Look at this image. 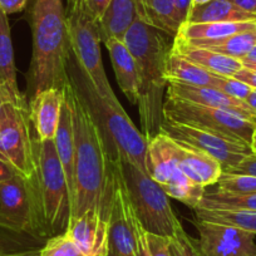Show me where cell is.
Returning a JSON list of instances; mask_svg holds the SVG:
<instances>
[{"mask_svg": "<svg viewBox=\"0 0 256 256\" xmlns=\"http://www.w3.org/2000/svg\"><path fill=\"white\" fill-rule=\"evenodd\" d=\"M64 94L72 110L76 140L70 221L92 208L108 221L114 191L116 162L120 158L110 156L87 102L72 80L64 87Z\"/></svg>", "mask_w": 256, "mask_h": 256, "instance_id": "cell-1", "label": "cell"}, {"mask_svg": "<svg viewBox=\"0 0 256 256\" xmlns=\"http://www.w3.org/2000/svg\"><path fill=\"white\" fill-rule=\"evenodd\" d=\"M28 3L33 53L26 74V100L49 88L64 90L70 82V44L62 0H29Z\"/></svg>", "mask_w": 256, "mask_h": 256, "instance_id": "cell-2", "label": "cell"}, {"mask_svg": "<svg viewBox=\"0 0 256 256\" xmlns=\"http://www.w3.org/2000/svg\"><path fill=\"white\" fill-rule=\"evenodd\" d=\"M164 32L137 19L126 33L123 42L134 54L140 80L138 114L142 134L147 142L160 134L164 122V92L168 84L167 58L172 43ZM174 39V38H172Z\"/></svg>", "mask_w": 256, "mask_h": 256, "instance_id": "cell-3", "label": "cell"}, {"mask_svg": "<svg viewBox=\"0 0 256 256\" xmlns=\"http://www.w3.org/2000/svg\"><path fill=\"white\" fill-rule=\"evenodd\" d=\"M70 77L87 102L107 148L114 160L122 158L146 172L147 140L134 126L120 102L103 100L70 56Z\"/></svg>", "mask_w": 256, "mask_h": 256, "instance_id": "cell-4", "label": "cell"}, {"mask_svg": "<svg viewBox=\"0 0 256 256\" xmlns=\"http://www.w3.org/2000/svg\"><path fill=\"white\" fill-rule=\"evenodd\" d=\"M32 180L46 238L64 234L72 215V200L53 140H36V174Z\"/></svg>", "mask_w": 256, "mask_h": 256, "instance_id": "cell-5", "label": "cell"}, {"mask_svg": "<svg viewBox=\"0 0 256 256\" xmlns=\"http://www.w3.org/2000/svg\"><path fill=\"white\" fill-rule=\"evenodd\" d=\"M66 16L72 58L103 100L118 102L103 66L97 22L90 16L86 0H68Z\"/></svg>", "mask_w": 256, "mask_h": 256, "instance_id": "cell-6", "label": "cell"}, {"mask_svg": "<svg viewBox=\"0 0 256 256\" xmlns=\"http://www.w3.org/2000/svg\"><path fill=\"white\" fill-rule=\"evenodd\" d=\"M122 172L134 215L146 232L172 238L182 228L170 196L146 172L120 158Z\"/></svg>", "mask_w": 256, "mask_h": 256, "instance_id": "cell-7", "label": "cell"}, {"mask_svg": "<svg viewBox=\"0 0 256 256\" xmlns=\"http://www.w3.org/2000/svg\"><path fill=\"white\" fill-rule=\"evenodd\" d=\"M0 158L26 178L36 174V136L28 103L6 102L0 108Z\"/></svg>", "mask_w": 256, "mask_h": 256, "instance_id": "cell-8", "label": "cell"}, {"mask_svg": "<svg viewBox=\"0 0 256 256\" xmlns=\"http://www.w3.org/2000/svg\"><path fill=\"white\" fill-rule=\"evenodd\" d=\"M164 120L202 128L244 142L251 146L256 131V122L238 113L220 108L186 102L166 97L164 102Z\"/></svg>", "mask_w": 256, "mask_h": 256, "instance_id": "cell-9", "label": "cell"}, {"mask_svg": "<svg viewBox=\"0 0 256 256\" xmlns=\"http://www.w3.org/2000/svg\"><path fill=\"white\" fill-rule=\"evenodd\" d=\"M0 225L14 232L46 240L32 178L16 174L0 184Z\"/></svg>", "mask_w": 256, "mask_h": 256, "instance_id": "cell-10", "label": "cell"}, {"mask_svg": "<svg viewBox=\"0 0 256 256\" xmlns=\"http://www.w3.org/2000/svg\"><path fill=\"white\" fill-rule=\"evenodd\" d=\"M160 132L177 144L200 150L212 156L220 162L224 172H228L238 166L246 156L254 154L251 146L244 142L184 123L164 120Z\"/></svg>", "mask_w": 256, "mask_h": 256, "instance_id": "cell-11", "label": "cell"}, {"mask_svg": "<svg viewBox=\"0 0 256 256\" xmlns=\"http://www.w3.org/2000/svg\"><path fill=\"white\" fill-rule=\"evenodd\" d=\"M136 225L137 218L128 195L120 158L114 168V191L108 220L106 256H137Z\"/></svg>", "mask_w": 256, "mask_h": 256, "instance_id": "cell-12", "label": "cell"}, {"mask_svg": "<svg viewBox=\"0 0 256 256\" xmlns=\"http://www.w3.org/2000/svg\"><path fill=\"white\" fill-rule=\"evenodd\" d=\"M194 225L204 256H256V235L250 231L198 218H195Z\"/></svg>", "mask_w": 256, "mask_h": 256, "instance_id": "cell-13", "label": "cell"}, {"mask_svg": "<svg viewBox=\"0 0 256 256\" xmlns=\"http://www.w3.org/2000/svg\"><path fill=\"white\" fill-rule=\"evenodd\" d=\"M166 97L177 98L195 104L208 106V107L220 108L238 113L248 120L256 122V112H254L250 106L244 100L230 97L218 90L211 87H200V86L184 84V83L168 80L166 90Z\"/></svg>", "mask_w": 256, "mask_h": 256, "instance_id": "cell-14", "label": "cell"}, {"mask_svg": "<svg viewBox=\"0 0 256 256\" xmlns=\"http://www.w3.org/2000/svg\"><path fill=\"white\" fill-rule=\"evenodd\" d=\"M64 103V90L49 88L28 100L29 117L34 136L39 142L54 140L60 120Z\"/></svg>", "mask_w": 256, "mask_h": 256, "instance_id": "cell-15", "label": "cell"}, {"mask_svg": "<svg viewBox=\"0 0 256 256\" xmlns=\"http://www.w3.org/2000/svg\"><path fill=\"white\" fill-rule=\"evenodd\" d=\"M66 234L87 256L107 254L108 221L94 208L70 221Z\"/></svg>", "mask_w": 256, "mask_h": 256, "instance_id": "cell-16", "label": "cell"}, {"mask_svg": "<svg viewBox=\"0 0 256 256\" xmlns=\"http://www.w3.org/2000/svg\"><path fill=\"white\" fill-rule=\"evenodd\" d=\"M174 156L178 168L188 177L204 187L216 184L224 170L220 162L200 150L184 146L176 142Z\"/></svg>", "mask_w": 256, "mask_h": 256, "instance_id": "cell-17", "label": "cell"}, {"mask_svg": "<svg viewBox=\"0 0 256 256\" xmlns=\"http://www.w3.org/2000/svg\"><path fill=\"white\" fill-rule=\"evenodd\" d=\"M104 46L110 53L113 72L120 90L132 104H137L140 80L134 54L128 49L124 42L120 39H108Z\"/></svg>", "mask_w": 256, "mask_h": 256, "instance_id": "cell-18", "label": "cell"}, {"mask_svg": "<svg viewBox=\"0 0 256 256\" xmlns=\"http://www.w3.org/2000/svg\"><path fill=\"white\" fill-rule=\"evenodd\" d=\"M174 147L176 142L162 132L147 142V174L161 187L166 186L180 171L174 156Z\"/></svg>", "mask_w": 256, "mask_h": 256, "instance_id": "cell-19", "label": "cell"}, {"mask_svg": "<svg viewBox=\"0 0 256 256\" xmlns=\"http://www.w3.org/2000/svg\"><path fill=\"white\" fill-rule=\"evenodd\" d=\"M172 50L177 52L190 62L198 64V67L214 74L234 77L244 67V63L240 59L224 56L208 49L192 46L178 38H174Z\"/></svg>", "mask_w": 256, "mask_h": 256, "instance_id": "cell-20", "label": "cell"}, {"mask_svg": "<svg viewBox=\"0 0 256 256\" xmlns=\"http://www.w3.org/2000/svg\"><path fill=\"white\" fill-rule=\"evenodd\" d=\"M54 146L58 154L66 178L68 182L70 200L73 198L74 192V157H76V140L74 127H73V116L70 102L64 94V103L62 108L60 120H59L56 134L54 137Z\"/></svg>", "mask_w": 256, "mask_h": 256, "instance_id": "cell-21", "label": "cell"}, {"mask_svg": "<svg viewBox=\"0 0 256 256\" xmlns=\"http://www.w3.org/2000/svg\"><path fill=\"white\" fill-rule=\"evenodd\" d=\"M137 19L136 0H110V6L97 23L102 43L113 38L123 40L128 29Z\"/></svg>", "mask_w": 256, "mask_h": 256, "instance_id": "cell-22", "label": "cell"}, {"mask_svg": "<svg viewBox=\"0 0 256 256\" xmlns=\"http://www.w3.org/2000/svg\"><path fill=\"white\" fill-rule=\"evenodd\" d=\"M0 82L8 88L16 103L18 104L28 103L26 96L18 88L10 26H9L8 16L2 8H0Z\"/></svg>", "mask_w": 256, "mask_h": 256, "instance_id": "cell-23", "label": "cell"}, {"mask_svg": "<svg viewBox=\"0 0 256 256\" xmlns=\"http://www.w3.org/2000/svg\"><path fill=\"white\" fill-rule=\"evenodd\" d=\"M256 20L218 22V23H184L180 26L177 38L182 40H214L244 32L255 30ZM174 36V38H176Z\"/></svg>", "mask_w": 256, "mask_h": 256, "instance_id": "cell-24", "label": "cell"}, {"mask_svg": "<svg viewBox=\"0 0 256 256\" xmlns=\"http://www.w3.org/2000/svg\"><path fill=\"white\" fill-rule=\"evenodd\" d=\"M138 19L164 32L171 38L178 33L174 0H136Z\"/></svg>", "mask_w": 256, "mask_h": 256, "instance_id": "cell-25", "label": "cell"}, {"mask_svg": "<svg viewBox=\"0 0 256 256\" xmlns=\"http://www.w3.org/2000/svg\"><path fill=\"white\" fill-rule=\"evenodd\" d=\"M256 16L241 10L230 0H210L192 6L186 23H218V22H251Z\"/></svg>", "mask_w": 256, "mask_h": 256, "instance_id": "cell-26", "label": "cell"}, {"mask_svg": "<svg viewBox=\"0 0 256 256\" xmlns=\"http://www.w3.org/2000/svg\"><path fill=\"white\" fill-rule=\"evenodd\" d=\"M166 74L168 80L211 88H215L216 77H218V74H214L198 67V64L192 63L172 49L167 58Z\"/></svg>", "mask_w": 256, "mask_h": 256, "instance_id": "cell-27", "label": "cell"}, {"mask_svg": "<svg viewBox=\"0 0 256 256\" xmlns=\"http://www.w3.org/2000/svg\"><path fill=\"white\" fill-rule=\"evenodd\" d=\"M177 38V36H176ZM180 39V38H178ZM182 40V39H181ZM184 43L198 48L208 49L224 56H232V58L242 60L246 54L256 46V29L255 30L244 32L235 36H226L214 40H184Z\"/></svg>", "mask_w": 256, "mask_h": 256, "instance_id": "cell-28", "label": "cell"}, {"mask_svg": "<svg viewBox=\"0 0 256 256\" xmlns=\"http://www.w3.org/2000/svg\"><path fill=\"white\" fill-rule=\"evenodd\" d=\"M162 188L170 198L181 201L194 211L200 208V204L206 192V187L191 181L181 170Z\"/></svg>", "mask_w": 256, "mask_h": 256, "instance_id": "cell-29", "label": "cell"}, {"mask_svg": "<svg viewBox=\"0 0 256 256\" xmlns=\"http://www.w3.org/2000/svg\"><path fill=\"white\" fill-rule=\"evenodd\" d=\"M195 218L236 226L256 235V211L252 210H195Z\"/></svg>", "mask_w": 256, "mask_h": 256, "instance_id": "cell-30", "label": "cell"}, {"mask_svg": "<svg viewBox=\"0 0 256 256\" xmlns=\"http://www.w3.org/2000/svg\"><path fill=\"white\" fill-rule=\"evenodd\" d=\"M204 210H252L256 211V192L248 195H235L226 192H205L200 208Z\"/></svg>", "mask_w": 256, "mask_h": 256, "instance_id": "cell-31", "label": "cell"}, {"mask_svg": "<svg viewBox=\"0 0 256 256\" xmlns=\"http://www.w3.org/2000/svg\"><path fill=\"white\" fill-rule=\"evenodd\" d=\"M216 191L235 194V195H248L256 192V176L252 174H238L222 172L216 182Z\"/></svg>", "mask_w": 256, "mask_h": 256, "instance_id": "cell-32", "label": "cell"}, {"mask_svg": "<svg viewBox=\"0 0 256 256\" xmlns=\"http://www.w3.org/2000/svg\"><path fill=\"white\" fill-rule=\"evenodd\" d=\"M40 244L42 240H38L33 236L14 232L0 225V256L29 250V248H42Z\"/></svg>", "mask_w": 256, "mask_h": 256, "instance_id": "cell-33", "label": "cell"}, {"mask_svg": "<svg viewBox=\"0 0 256 256\" xmlns=\"http://www.w3.org/2000/svg\"><path fill=\"white\" fill-rule=\"evenodd\" d=\"M40 256H87L77 244L67 235L52 236L46 238L44 245L40 248Z\"/></svg>", "mask_w": 256, "mask_h": 256, "instance_id": "cell-34", "label": "cell"}, {"mask_svg": "<svg viewBox=\"0 0 256 256\" xmlns=\"http://www.w3.org/2000/svg\"><path fill=\"white\" fill-rule=\"evenodd\" d=\"M170 245L174 256H204L198 248V240L190 236L184 228L170 238Z\"/></svg>", "mask_w": 256, "mask_h": 256, "instance_id": "cell-35", "label": "cell"}, {"mask_svg": "<svg viewBox=\"0 0 256 256\" xmlns=\"http://www.w3.org/2000/svg\"><path fill=\"white\" fill-rule=\"evenodd\" d=\"M215 90H218L220 92L230 96V97L238 98V100H244L248 98V93L251 92L252 88L248 87L245 83L240 82L238 80L234 77H226V76H218L216 77Z\"/></svg>", "mask_w": 256, "mask_h": 256, "instance_id": "cell-36", "label": "cell"}, {"mask_svg": "<svg viewBox=\"0 0 256 256\" xmlns=\"http://www.w3.org/2000/svg\"><path fill=\"white\" fill-rule=\"evenodd\" d=\"M146 241L151 256H174L170 245V238L146 232Z\"/></svg>", "mask_w": 256, "mask_h": 256, "instance_id": "cell-37", "label": "cell"}, {"mask_svg": "<svg viewBox=\"0 0 256 256\" xmlns=\"http://www.w3.org/2000/svg\"><path fill=\"white\" fill-rule=\"evenodd\" d=\"M228 174H252V176H256V154H251L248 156H246L238 166L230 170Z\"/></svg>", "mask_w": 256, "mask_h": 256, "instance_id": "cell-38", "label": "cell"}, {"mask_svg": "<svg viewBox=\"0 0 256 256\" xmlns=\"http://www.w3.org/2000/svg\"><path fill=\"white\" fill-rule=\"evenodd\" d=\"M86 3H87L90 16L98 23L104 14L107 6H110V0H86Z\"/></svg>", "mask_w": 256, "mask_h": 256, "instance_id": "cell-39", "label": "cell"}, {"mask_svg": "<svg viewBox=\"0 0 256 256\" xmlns=\"http://www.w3.org/2000/svg\"><path fill=\"white\" fill-rule=\"evenodd\" d=\"M29 0H0V8L6 16L24 10L28 6Z\"/></svg>", "mask_w": 256, "mask_h": 256, "instance_id": "cell-40", "label": "cell"}, {"mask_svg": "<svg viewBox=\"0 0 256 256\" xmlns=\"http://www.w3.org/2000/svg\"><path fill=\"white\" fill-rule=\"evenodd\" d=\"M174 8H176V16L180 26L184 24L188 18L190 10L192 8V0H174Z\"/></svg>", "mask_w": 256, "mask_h": 256, "instance_id": "cell-41", "label": "cell"}, {"mask_svg": "<svg viewBox=\"0 0 256 256\" xmlns=\"http://www.w3.org/2000/svg\"><path fill=\"white\" fill-rule=\"evenodd\" d=\"M234 78L238 80L240 82L248 84L250 88H255L256 90V70L252 68H248L246 66H244L235 76Z\"/></svg>", "mask_w": 256, "mask_h": 256, "instance_id": "cell-42", "label": "cell"}, {"mask_svg": "<svg viewBox=\"0 0 256 256\" xmlns=\"http://www.w3.org/2000/svg\"><path fill=\"white\" fill-rule=\"evenodd\" d=\"M16 174H18L16 170H14L8 162H6L4 160L0 158V184L13 178Z\"/></svg>", "mask_w": 256, "mask_h": 256, "instance_id": "cell-43", "label": "cell"}, {"mask_svg": "<svg viewBox=\"0 0 256 256\" xmlns=\"http://www.w3.org/2000/svg\"><path fill=\"white\" fill-rule=\"evenodd\" d=\"M230 2L241 10L256 16V0H230Z\"/></svg>", "mask_w": 256, "mask_h": 256, "instance_id": "cell-44", "label": "cell"}, {"mask_svg": "<svg viewBox=\"0 0 256 256\" xmlns=\"http://www.w3.org/2000/svg\"><path fill=\"white\" fill-rule=\"evenodd\" d=\"M6 102L16 103V100H14L13 96H12V93L9 92L8 88H6L3 83L0 82V108H2V106ZM16 104H18V103H16Z\"/></svg>", "mask_w": 256, "mask_h": 256, "instance_id": "cell-45", "label": "cell"}, {"mask_svg": "<svg viewBox=\"0 0 256 256\" xmlns=\"http://www.w3.org/2000/svg\"><path fill=\"white\" fill-rule=\"evenodd\" d=\"M2 256H40V248H29V250L19 251V252H13V254H6V255H2Z\"/></svg>", "mask_w": 256, "mask_h": 256, "instance_id": "cell-46", "label": "cell"}, {"mask_svg": "<svg viewBox=\"0 0 256 256\" xmlns=\"http://www.w3.org/2000/svg\"><path fill=\"white\" fill-rule=\"evenodd\" d=\"M245 102L250 106V108L254 110V112H256V90L255 88H252V90H251V92L248 93V98L245 100Z\"/></svg>", "mask_w": 256, "mask_h": 256, "instance_id": "cell-47", "label": "cell"}, {"mask_svg": "<svg viewBox=\"0 0 256 256\" xmlns=\"http://www.w3.org/2000/svg\"><path fill=\"white\" fill-rule=\"evenodd\" d=\"M241 62L244 64H256V46L246 54V56Z\"/></svg>", "mask_w": 256, "mask_h": 256, "instance_id": "cell-48", "label": "cell"}, {"mask_svg": "<svg viewBox=\"0 0 256 256\" xmlns=\"http://www.w3.org/2000/svg\"><path fill=\"white\" fill-rule=\"evenodd\" d=\"M251 150H252L254 154H256V131L252 136V141H251Z\"/></svg>", "mask_w": 256, "mask_h": 256, "instance_id": "cell-49", "label": "cell"}, {"mask_svg": "<svg viewBox=\"0 0 256 256\" xmlns=\"http://www.w3.org/2000/svg\"><path fill=\"white\" fill-rule=\"evenodd\" d=\"M210 0H192V6H198V4H205Z\"/></svg>", "mask_w": 256, "mask_h": 256, "instance_id": "cell-50", "label": "cell"}, {"mask_svg": "<svg viewBox=\"0 0 256 256\" xmlns=\"http://www.w3.org/2000/svg\"><path fill=\"white\" fill-rule=\"evenodd\" d=\"M244 66H246L248 68H252V70H256V64H244Z\"/></svg>", "mask_w": 256, "mask_h": 256, "instance_id": "cell-51", "label": "cell"}]
</instances>
